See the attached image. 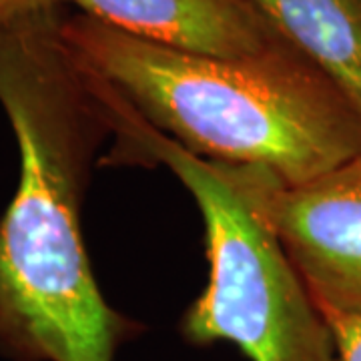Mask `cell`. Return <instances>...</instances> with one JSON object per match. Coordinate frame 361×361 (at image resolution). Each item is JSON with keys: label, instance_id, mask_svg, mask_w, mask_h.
<instances>
[{"label": "cell", "instance_id": "6da1fadb", "mask_svg": "<svg viewBox=\"0 0 361 361\" xmlns=\"http://www.w3.org/2000/svg\"><path fill=\"white\" fill-rule=\"evenodd\" d=\"M63 6L0 26V106L18 185L0 217V357L115 361L145 325L104 299L82 207L111 125L63 39Z\"/></svg>", "mask_w": 361, "mask_h": 361}, {"label": "cell", "instance_id": "7a4b0ae2", "mask_svg": "<svg viewBox=\"0 0 361 361\" xmlns=\"http://www.w3.org/2000/svg\"><path fill=\"white\" fill-rule=\"evenodd\" d=\"M80 65L183 149L297 185L361 155V113L297 49L259 59L173 51L82 13L63 16Z\"/></svg>", "mask_w": 361, "mask_h": 361}, {"label": "cell", "instance_id": "3957f363", "mask_svg": "<svg viewBox=\"0 0 361 361\" xmlns=\"http://www.w3.org/2000/svg\"><path fill=\"white\" fill-rule=\"evenodd\" d=\"M82 71L111 125V145L99 165L167 167L201 211L209 279L180 317L183 339L199 348L233 343L251 361H339L329 323L239 167L189 153L103 78Z\"/></svg>", "mask_w": 361, "mask_h": 361}, {"label": "cell", "instance_id": "277c9868", "mask_svg": "<svg viewBox=\"0 0 361 361\" xmlns=\"http://www.w3.org/2000/svg\"><path fill=\"white\" fill-rule=\"evenodd\" d=\"M237 167L317 307L361 315V155L297 185Z\"/></svg>", "mask_w": 361, "mask_h": 361}, {"label": "cell", "instance_id": "5b68a950", "mask_svg": "<svg viewBox=\"0 0 361 361\" xmlns=\"http://www.w3.org/2000/svg\"><path fill=\"white\" fill-rule=\"evenodd\" d=\"M78 13L173 51L259 59L295 49L255 0H61Z\"/></svg>", "mask_w": 361, "mask_h": 361}, {"label": "cell", "instance_id": "8992f818", "mask_svg": "<svg viewBox=\"0 0 361 361\" xmlns=\"http://www.w3.org/2000/svg\"><path fill=\"white\" fill-rule=\"evenodd\" d=\"M275 28L361 113V0H255Z\"/></svg>", "mask_w": 361, "mask_h": 361}, {"label": "cell", "instance_id": "52a82bcc", "mask_svg": "<svg viewBox=\"0 0 361 361\" xmlns=\"http://www.w3.org/2000/svg\"><path fill=\"white\" fill-rule=\"evenodd\" d=\"M329 323L336 341L337 360L361 361V315L339 313L331 310H319Z\"/></svg>", "mask_w": 361, "mask_h": 361}, {"label": "cell", "instance_id": "ba28073f", "mask_svg": "<svg viewBox=\"0 0 361 361\" xmlns=\"http://www.w3.org/2000/svg\"><path fill=\"white\" fill-rule=\"evenodd\" d=\"M52 6H63V4L61 0H0V26Z\"/></svg>", "mask_w": 361, "mask_h": 361}]
</instances>
